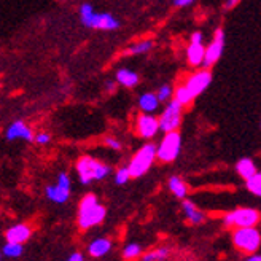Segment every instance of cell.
Masks as SVG:
<instances>
[{"label":"cell","mask_w":261,"mask_h":261,"mask_svg":"<svg viewBox=\"0 0 261 261\" xmlns=\"http://www.w3.org/2000/svg\"><path fill=\"white\" fill-rule=\"evenodd\" d=\"M78 15H80V21L85 28L93 29V31H103V32H112L120 29V19L115 18L112 13L107 11H97L91 4H82L78 8Z\"/></svg>","instance_id":"3957f363"},{"label":"cell","mask_w":261,"mask_h":261,"mask_svg":"<svg viewBox=\"0 0 261 261\" xmlns=\"http://www.w3.org/2000/svg\"><path fill=\"white\" fill-rule=\"evenodd\" d=\"M244 261H261V253H252V255H247L244 258Z\"/></svg>","instance_id":"8d00e7d4"},{"label":"cell","mask_w":261,"mask_h":261,"mask_svg":"<svg viewBox=\"0 0 261 261\" xmlns=\"http://www.w3.org/2000/svg\"><path fill=\"white\" fill-rule=\"evenodd\" d=\"M34 142L37 143V145L45 147V145H48V143L51 142V134L46 133V130H40V133H35L34 134Z\"/></svg>","instance_id":"4dcf8cb0"},{"label":"cell","mask_w":261,"mask_h":261,"mask_svg":"<svg viewBox=\"0 0 261 261\" xmlns=\"http://www.w3.org/2000/svg\"><path fill=\"white\" fill-rule=\"evenodd\" d=\"M134 130H136L137 137H140L143 140H148V142L153 140L161 133L158 116L154 113H139L134 120Z\"/></svg>","instance_id":"30bf717a"},{"label":"cell","mask_w":261,"mask_h":261,"mask_svg":"<svg viewBox=\"0 0 261 261\" xmlns=\"http://www.w3.org/2000/svg\"><path fill=\"white\" fill-rule=\"evenodd\" d=\"M245 188L256 198H261V172L256 171L250 178L245 180Z\"/></svg>","instance_id":"d4e9b609"},{"label":"cell","mask_w":261,"mask_h":261,"mask_svg":"<svg viewBox=\"0 0 261 261\" xmlns=\"http://www.w3.org/2000/svg\"><path fill=\"white\" fill-rule=\"evenodd\" d=\"M154 161H156V145L153 142L143 143L126 164L130 178L143 177L153 167Z\"/></svg>","instance_id":"277c9868"},{"label":"cell","mask_w":261,"mask_h":261,"mask_svg":"<svg viewBox=\"0 0 261 261\" xmlns=\"http://www.w3.org/2000/svg\"><path fill=\"white\" fill-rule=\"evenodd\" d=\"M142 245L137 244V242H129L124 245V249H123V258L130 261V259H136V258H140L142 255Z\"/></svg>","instance_id":"4316f807"},{"label":"cell","mask_w":261,"mask_h":261,"mask_svg":"<svg viewBox=\"0 0 261 261\" xmlns=\"http://www.w3.org/2000/svg\"><path fill=\"white\" fill-rule=\"evenodd\" d=\"M190 42L191 43H204V34L201 31H196L190 35Z\"/></svg>","instance_id":"d6a6232c"},{"label":"cell","mask_w":261,"mask_h":261,"mask_svg":"<svg viewBox=\"0 0 261 261\" xmlns=\"http://www.w3.org/2000/svg\"><path fill=\"white\" fill-rule=\"evenodd\" d=\"M112 249H113V242L109 238H103V236H99L88 244V253L93 258L107 256L112 252Z\"/></svg>","instance_id":"2e32d148"},{"label":"cell","mask_w":261,"mask_h":261,"mask_svg":"<svg viewBox=\"0 0 261 261\" xmlns=\"http://www.w3.org/2000/svg\"><path fill=\"white\" fill-rule=\"evenodd\" d=\"M137 107L140 113H156L161 107V102L158 100L154 93L147 91V93H142L137 99Z\"/></svg>","instance_id":"ac0fdd59"},{"label":"cell","mask_w":261,"mask_h":261,"mask_svg":"<svg viewBox=\"0 0 261 261\" xmlns=\"http://www.w3.org/2000/svg\"><path fill=\"white\" fill-rule=\"evenodd\" d=\"M239 4H241V0H226V2H225V8L226 10H232V8H236Z\"/></svg>","instance_id":"d590c367"},{"label":"cell","mask_w":261,"mask_h":261,"mask_svg":"<svg viewBox=\"0 0 261 261\" xmlns=\"http://www.w3.org/2000/svg\"><path fill=\"white\" fill-rule=\"evenodd\" d=\"M212 83V73L208 69H198L196 72H193L191 75H188V78L185 80L184 86L188 89V93L193 96V99H196L198 96H201L204 91L211 86Z\"/></svg>","instance_id":"7c38bea8"},{"label":"cell","mask_w":261,"mask_h":261,"mask_svg":"<svg viewBox=\"0 0 261 261\" xmlns=\"http://www.w3.org/2000/svg\"><path fill=\"white\" fill-rule=\"evenodd\" d=\"M258 171L256 169V164L252 158H241L238 163H236V172L241 178L247 180L250 178L255 172Z\"/></svg>","instance_id":"7402d4cb"},{"label":"cell","mask_w":261,"mask_h":261,"mask_svg":"<svg viewBox=\"0 0 261 261\" xmlns=\"http://www.w3.org/2000/svg\"><path fill=\"white\" fill-rule=\"evenodd\" d=\"M113 80H115L116 83H118L120 86L126 88V89H133V88H136V86L139 85L140 76H139V73H137L136 70H133V69H129V67H121V69L116 70Z\"/></svg>","instance_id":"e0dca14e"},{"label":"cell","mask_w":261,"mask_h":261,"mask_svg":"<svg viewBox=\"0 0 261 261\" xmlns=\"http://www.w3.org/2000/svg\"><path fill=\"white\" fill-rule=\"evenodd\" d=\"M75 172L82 185H91L94 181L106 180L112 174V166L91 154H83L75 163Z\"/></svg>","instance_id":"7a4b0ae2"},{"label":"cell","mask_w":261,"mask_h":261,"mask_svg":"<svg viewBox=\"0 0 261 261\" xmlns=\"http://www.w3.org/2000/svg\"><path fill=\"white\" fill-rule=\"evenodd\" d=\"M65 261H85V255L82 252H73Z\"/></svg>","instance_id":"e575fe53"},{"label":"cell","mask_w":261,"mask_h":261,"mask_svg":"<svg viewBox=\"0 0 261 261\" xmlns=\"http://www.w3.org/2000/svg\"><path fill=\"white\" fill-rule=\"evenodd\" d=\"M154 94H156V97H158V100L161 103H167L169 100H172V97H174V86L169 85V83H164V85H161L158 89L154 91Z\"/></svg>","instance_id":"83f0119b"},{"label":"cell","mask_w":261,"mask_h":261,"mask_svg":"<svg viewBox=\"0 0 261 261\" xmlns=\"http://www.w3.org/2000/svg\"><path fill=\"white\" fill-rule=\"evenodd\" d=\"M181 151V136L178 130L164 133L160 143L156 145V160L161 163H174Z\"/></svg>","instance_id":"52a82bcc"},{"label":"cell","mask_w":261,"mask_h":261,"mask_svg":"<svg viewBox=\"0 0 261 261\" xmlns=\"http://www.w3.org/2000/svg\"><path fill=\"white\" fill-rule=\"evenodd\" d=\"M204 55H205V46L204 43H188L187 51H185V56L187 61L191 67L199 69L202 67V62H204Z\"/></svg>","instance_id":"d6986e66"},{"label":"cell","mask_w":261,"mask_h":261,"mask_svg":"<svg viewBox=\"0 0 261 261\" xmlns=\"http://www.w3.org/2000/svg\"><path fill=\"white\" fill-rule=\"evenodd\" d=\"M231 241L234 249L242 255H252L261 249V231L258 226L231 229Z\"/></svg>","instance_id":"5b68a950"},{"label":"cell","mask_w":261,"mask_h":261,"mask_svg":"<svg viewBox=\"0 0 261 261\" xmlns=\"http://www.w3.org/2000/svg\"><path fill=\"white\" fill-rule=\"evenodd\" d=\"M194 4V0H174V5L177 8H187Z\"/></svg>","instance_id":"836d02e7"},{"label":"cell","mask_w":261,"mask_h":261,"mask_svg":"<svg viewBox=\"0 0 261 261\" xmlns=\"http://www.w3.org/2000/svg\"><path fill=\"white\" fill-rule=\"evenodd\" d=\"M103 145H106L107 148H110V150H113V151H121L123 150V142L118 137H115V136L103 137Z\"/></svg>","instance_id":"f546056e"},{"label":"cell","mask_w":261,"mask_h":261,"mask_svg":"<svg viewBox=\"0 0 261 261\" xmlns=\"http://www.w3.org/2000/svg\"><path fill=\"white\" fill-rule=\"evenodd\" d=\"M167 188L169 191H171L177 199H187V196H188V185H187V181L181 178L180 175H171L167 180Z\"/></svg>","instance_id":"44dd1931"},{"label":"cell","mask_w":261,"mask_h":261,"mask_svg":"<svg viewBox=\"0 0 261 261\" xmlns=\"http://www.w3.org/2000/svg\"><path fill=\"white\" fill-rule=\"evenodd\" d=\"M32 238V228L28 223H16L10 226L5 231V241L15 242V244H24Z\"/></svg>","instance_id":"9a60e30c"},{"label":"cell","mask_w":261,"mask_h":261,"mask_svg":"<svg viewBox=\"0 0 261 261\" xmlns=\"http://www.w3.org/2000/svg\"><path fill=\"white\" fill-rule=\"evenodd\" d=\"M225 31L218 28L215 32H214V37L211 43L205 46V55H204V62H202V69H211L212 65H215L221 55H223V49H225Z\"/></svg>","instance_id":"8fae6325"},{"label":"cell","mask_w":261,"mask_h":261,"mask_svg":"<svg viewBox=\"0 0 261 261\" xmlns=\"http://www.w3.org/2000/svg\"><path fill=\"white\" fill-rule=\"evenodd\" d=\"M24 252V247L22 244H15V242H5V245L2 247V255L5 258H19Z\"/></svg>","instance_id":"484cf974"},{"label":"cell","mask_w":261,"mask_h":261,"mask_svg":"<svg viewBox=\"0 0 261 261\" xmlns=\"http://www.w3.org/2000/svg\"><path fill=\"white\" fill-rule=\"evenodd\" d=\"M169 255H171V249H169V247H158V249H154V250L142 253L140 261H166Z\"/></svg>","instance_id":"603a6c76"},{"label":"cell","mask_w":261,"mask_h":261,"mask_svg":"<svg viewBox=\"0 0 261 261\" xmlns=\"http://www.w3.org/2000/svg\"><path fill=\"white\" fill-rule=\"evenodd\" d=\"M184 106H180L177 100H169L164 103V109L158 115L160 121V130L164 133H172V130H178L181 126V120H184Z\"/></svg>","instance_id":"ba28073f"},{"label":"cell","mask_w":261,"mask_h":261,"mask_svg":"<svg viewBox=\"0 0 261 261\" xmlns=\"http://www.w3.org/2000/svg\"><path fill=\"white\" fill-rule=\"evenodd\" d=\"M107 217V208L99 202L94 193H86L78 202L76 208V225L80 229L88 231L99 226Z\"/></svg>","instance_id":"6da1fadb"},{"label":"cell","mask_w":261,"mask_h":261,"mask_svg":"<svg viewBox=\"0 0 261 261\" xmlns=\"http://www.w3.org/2000/svg\"><path fill=\"white\" fill-rule=\"evenodd\" d=\"M34 129L22 120H15L5 129V139L8 142L22 140V142H34Z\"/></svg>","instance_id":"4fadbf2b"},{"label":"cell","mask_w":261,"mask_h":261,"mask_svg":"<svg viewBox=\"0 0 261 261\" xmlns=\"http://www.w3.org/2000/svg\"><path fill=\"white\" fill-rule=\"evenodd\" d=\"M116 88H118V83H116L115 80H107L106 83H103V91H107L109 94H113Z\"/></svg>","instance_id":"1f68e13d"},{"label":"cell","mask_w":261,"mask_h":261,"mask_svg":"<svg viewBox=\"0 0 261 261\" xmlns=\"http://www.w3.org/2000/svg\"><path fill=\"white\" fill-rule=\"evenodd\" d=\"M70 193H72V178L65 171L58 174L56 184H51L45 188L46 199L55 204H65L70 199Z\"/></svg>","instance_id":"9c48e42d"},{"label":"cell","mask_w":261,"mask_h":261,"mask_svg":"<svg viewBox=\"0 0 261 261\" xmlns=\"http://www.w3.org/2000/svg\"><path fill=\"white\" fill-rule=\"evenodd\" d=\"M261 221V212L255 207H238L232 211L226 212L221 218V223L225 228L234 229V228H250L258 226Z\"/></svg>","instance_id":"8992f818"},{"label":"cell","mask_w":261,"mask_h":261,"mask_svg":"<svg viewBox=\"0 0 261 261\" xmlns=\"http://www.w3.org/2000/svg\"><path fill=\"white\" fill-rule=\"evenodd\" d=\"M174 100H177L180 106H184V107H188L190 103L194 100L193 99V96L188 93V89L184 86V83L181 85H178L177 88H174V97H172Z\"/></svg>","instance_id":"cb8c5ba5"},{"label":"cell","mask_w":261,"mask_h":261,"mask_svg":"<svg viewBox=\"0 0 261 261\" xmlns=\"http://www.w3.org/2000/svg\"><path fill=\"white\" fill-rule=\"evenodd\" d=\"M154 48V42L151 38H142V40H137L134 43H130L124 51V56H142V55H148L151 53V49Z\"/></svg>","instance_id":"ffe728a7"},{"label":"cell","mask_w":261,"mask_h":261,"mask_svg":"<svg viewBox=\"0 0 261 261\" xmlns=\"http://www.w3.org/2000/svg\"><path fill=\"white\" fill-rule=\"evenodd\" d=\"M181 214H184L185 220L193 226H199L207 220L205 214L190 199H181Z\"/></svg>","instance_id":"5bb4252c"},{"label":"cell","mask_w":261,"mask_h":261,"mask_svg":"<svg viewBox=\"0 0 261 261\" xmlns=\"http://www.w3.org/2000/svg\"><path fill=\"white\" fill-rule=\"evenodd\" d=\"M113 180L116 185H126L127 181L130 180V175H129V171L126 166H121L116 169V172L113 174Z\"/></svg>","instance_id":"f1b7e54d"}]
</instances>
